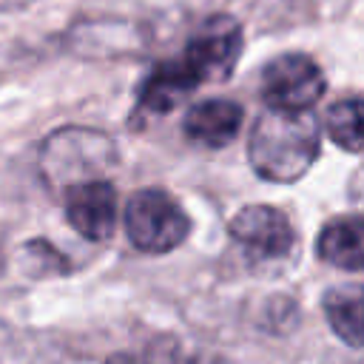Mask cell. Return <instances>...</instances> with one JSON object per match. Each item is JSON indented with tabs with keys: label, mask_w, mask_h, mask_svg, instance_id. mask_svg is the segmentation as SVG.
I'll use <instances>...</instances> for the list:
<instances>
[{
	"label": "cell",
	"mask_w": 364,
	"mask_h": 364,
	"mask_svg": "<svg viewBox=\"0 0 364 364\" xmlns=\"http://www.w3.org/2000/svg\"><path fill=\"white\" fill-rule=\"evenodd\" d=\"M117 159L119 148L105 131L63 125L43 139L37 154V171L48 185H63L68 191L80 182L105 179V171H111Z\"/></svg>",
	"instance_id": "obj_2"
},
{
	"label": "cell",
	"mask_w": 364,
	"mask_h": 364,
	"mask_svg": "<svg viewBox=\"0 0 364 364\" xmlns=\"http://www.w3.org/2000/svg\"><path fill=\"white\" fill-rule=\"evenodd\" d=\"M105 364H145V361L136 358V355H131V353H114V355L105 358Z\"/></svg>",
	"instance_id": "obj_15"
},
{
	"label": "cell",
	"mask_w": 364,
	"mask_h": 364,
	"mask_svg": "<svg viewBox=\"0 0 364 364\" xmlns=\"http://www.w3.org/2000/svg\"><path fill=\"white\" fill-rule=\"evenodd\" d=\"M361 117H364V108H361V97L358 94L341 97L327 108L324 128H327L330 139L338 148H344L347 154H358L361 151Z\"/></svg>",
	"instance_id": "obj_13"
},
{
	"label": "cell",
	"mask_w": 364,
	"mask_h": 364,
	"mask_svg": "<svg viewBox=\"0 0 364 364\" xmlns=\"http://www.w3.org/2000/svg\"><path fill=\"white\" fill-rule=\"evenodd\" d=\"M324 316L333 333L350 347L361 350V287H333L324 293Z\"/></svg>",
	"instance_id": "obj_12"
},
{
	"label": "cell",
	"mask_w": 364,
	"mask_h": 364,
	"mask_svg": "<svg viewBox=\"0 0 364 364\" xmlns=\"http://www.w3.org/2000/svg\"><path fill=\"white\" fill-rule=\"evenodd\" d=\"M327 77L321 65L304 51L276 54L262 68V100L267 111L301 114L313 111V105L324 97Z\"/></svg>",
	"instance_id": "obj_4"
},
{
	"label": "cell",
	"mask_w": 364,
	"mask_h": 364,
	"mask_svg": "<svg viewBox=\"0 0 364 364\" xmlns=\"http://www.w3.org/2000/svg\"><path fill=\"white\" fill-rule=\"evenodd\" d=\"M37 0H0V11L9 14V11H23L28 6H34Z\"/></svg>",
	"instance_id": "obj_14"
},
{
	"label": "cell",
	"mask_w": 364,
	"mask_h": 364,
	"mask_svg": "<svg viewBox=\"0 0 364 364\" xmlns=\"http://www.w3.org/2000/svg\"><path fill=\"white\" fill-rule=\"evenodd\" d=\"M316 256L333 267L358 273L361 270V219L358 216L330 219L316 236Z\"/></svg>",
	"instance_id": "obj_11"
},
{
	"label": "cell",
	"mask_w": 364,
	"mask_h": 364,
	"mask_svg": "<svg viewBox=\"0 0 364 364\" xmlns=\"http://www.w3.org/2000/svg\"><path fill=\"white\" fill-rule=\"evenodd\" d=\"M242 48H245L242 23L230 14H213L191 34L179 57L202 85V82L228 80L242 57Z\"/></svg>",
	"instance_id": "obj_5"
},
{
	"label": "cell",
	"mask_w": 364,
	"mask_h": 364,
	"mask_svg": "<svg viewBox=\"0 0 364 364\" xmlns=\"http://www.w3.org/2000/svg\"><path fill=\"white\" fill-rule=\"evenodd\" d=\"M196 88H199V80L182 63V57L179 54L168 57V60L156 63L151 68V74L142 80L134 117L136 114L139 117H165L176 105H182V100H188Z\"/></svg>",
	"instance_id": "obj_9"
},
{
	"label": "cell",
	"mask_w": 364,
	"mask_h": 364,
	"mask_svg": "<svg viewBox=\"0 0 364 364\" xmlns=\"http://www.w3.org/2000/svg\"><path fill=\"white\" fill-rule=\"evenodd\" d=\"M321 151V125L313 111L301 114H282V111H262L247 136V159L256 176L290 185L299 182Z\"/></svg>",
	"instance_id": "obj_1"
},
{
	"label": "cell",
	"mask_w": 364,
	"mask_h": 364,
	"mask_svg": "<svg viewBox=\"0 0 364 364\" xmlns=\"http://www.w3.org/2000/svg\"><path fill=\"white\" fill-rule=\"evenodd\" d=\"M125 233L128 242L151 256L176 250L188 233L191 219L185 208L165 188H139L128 196L125 205Z\"/></svg>",
	"instance_id": "obj_3"
},
{
	"label": "cell",
	"mask_w": 364,
	"mask_h": 364,
	"mask_svg": "<svg viewBox=\"0 0 364 364\" xmlns=\"http://www.w3.org/2000/svg\"><path fill=\"white\" fill-rule=\"evenodd\" d=\"M228 233L253 262L287 259L296 247V228L290 216L273 205H245L230 216Z\"/></svg>",
	"instance_id": "obj_6"
},
{
	"label": "cell",
	"mask_w": 364,
	"mask_h": 364,
	"mask_svg": "<svg viewBox=\"0 0 364 364\" xmlns=\"http://www.w3.org/2000/svg\"><path fill=\"white\" fill-rule=\"evenodd\" d=\"M65 219L88 242L111 239L117 228V188L108 179H91L68 188Z\"/></svg>",
	"instance_id": "obj_7"
},
{
	"label": "cell",
	"mask_w": 364,
	"mask_h": 364,
	"mask_svg": "<svg viewBox=\"0 0 364 364\" xmlns=\"http://www.w3.org/2000/svg\"><path fill=\"white\" fill-rule=\"evenodd\" d=\"M245 122V108L228 97H208L185 111L182 134L202 148H225L236 139Z\"/></svg>",
	"instance_id": "obj_10"
},
{
	"label": "cell",
	"mask_w": 364,
	"mask_h": 364,
	"mask_svg": "<svg viewBox=\"0 0 364 364\" xmlns=\"http://www.w3.org/2000/svg\"><path fill=\"white\" fill-rule=\"evenodd\" d=\"M68 46L88 60L128 57L145 48V31L131 20H82L71 28Z\"/></svg>",
	"instance_id": "obj_8"
}]
</instances>
